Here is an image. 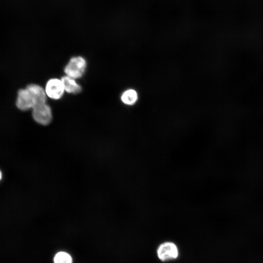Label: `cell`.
Listing matches in <instances>:
<instances>
[{
  "mask_svg": "<svg viewBox=\"0 0 263 263\" xmlns=\"http://www.w3.org/2000/svg\"><path fill=\"white\" fill-rule=\"evenodd\" d=\"M87 62L84 58L81 56L72 57L64 68L66 75L74 79L81 77L86 70Z\"/></svg>",
  "mask_w": 263,
  "mask_h": 263,
  "instance_id": "1",
  "label": "cell"
},
{
  "mask_svg": "<svg viewBox=\"0 0 263 263\" xmlns=\"http://www.w3.org/2000/svg\"><path fill=\"white\" fill-rule=\"evenodd\" d=\"M36 98L32 92L27 87L20 89L18 92L16 105L22 111L33 109L37 106Z\"/></svg>",
  "mask_w": 263,
  "mask_h": 263,
  "instance_id": "2",
  "label": "cell"
},
{
  "mask_svg": "<svg viewBox=\"0 0 263 263\" xmlns=\"http://www.w3.org/2000/svg\"><path fill=\"white\" fill-rule=\"evenodd\" d=\"M32 116L37 123L42 126H48L53 120L51 108L46 103L34 107L32 109Z\"/></svg>",
  "mask_w": 263,
  "mask_h": 263,
  "instance_id": "3",
  "label": "cell"
},
{
  "mask_svg": "<svg viewBox=\"0 0 263 263\" xmlns=\"http://www.w3.org/2000/svg\"><path fill=\"white\" fill-rule=\"evenodd\" d=\"M156 254L162 262H167L176 259L179 256V249L175 244L172 242H165L157 247Z\"/></svg>",
  "mask_w": 263,
  "mask_h": 263,
  "instance_id": "4",
  "label": "cell"
},
{
  "mask_svg": "<svg viewBox=\"0 0 263 263\" xmlns=\"http://www.w3.org/2000/svg\"><path fill=\"white\" fill-rule=\"evenodd\" d=\"M45 91L50 98L57 100L63 96L65 90L61 79L53 78L49 79L46 83Z\"/></svg>",
  "mask_w": 263,
  "mask_h": 263,
  "instance_id": "5",
  "label": "cell"
},
{
  "mask_svg": "<svg viewBox=\"0 0 263 263\" xmlns=\"http://www.w3.org/2000/svg\"><path fill=\"white\" fill-rule=\"evenodd\" d=\"M61 79L63 84L65 91L68 93L77 94L81 92L82 88L76 82L75 79L65 75L62 77Z\"/></svg>",
  "mask_w": 263,
  "mask_h": 263,
  "instance_id": "6",
  "label": "cell"
},
{
  "mask_svg": "<svg viewBox=\"0 0 263 263\" xmlns=\"http://www.w3.org/2000/svg\"><path fill=\"white\" fill-rule=\"evenodd\" d=\"M26 87L33 94L37 101V106L46 103V94L42 87L38 84H30Z\"/></svg>",
  "mask_w": 263,
  "mask_h": 263,
  "instance_id": "7",
  "label": "cell"
},
{
  "mask_svg": "<svg viewBox=\"0 0 263 263\" xmlns=\"http://www.w3.org/2000/svg\"><path fill=\"white\" fill-rule=\"evenodd\" d=\"M121 99L126 105H132L137 99V93L132 89L127 90L122 94Z\"/></svg>",
  "mask_w": 263,
  "mask_h": 263,
  "instance_id": "8",
  "label": "cell"
},
{
  "mask_svg": "<svg viewBox=\"0 0 263 263\" xmlns=\"http://www.w3.org/2000/svg\"><path fill=\"white\" fill-rule=\"evenodd\" d=\"M55 263H72V258L68 253L60 252L57 253L54 258Z\"/></svg>",
  "mask_w": 263,
  "mask_h": 263,
  "instance_id": "9",
  "label": "cell"
},
{
  "mask_svg": "<svg viewBox=\"0 0 263 263\" xmlns=\"http://www.w3.org/2000/svg\"><path fill=\"white\" fill-rule=\"evenodd\" d=\"M2 177V172H1V171L0 170V181L1 180Z\"/></svg>",
  "mask_w": 263,
  "mask_h": 263,
  "instance_id": "10",
  "label": "cell"
}]
</instances>
